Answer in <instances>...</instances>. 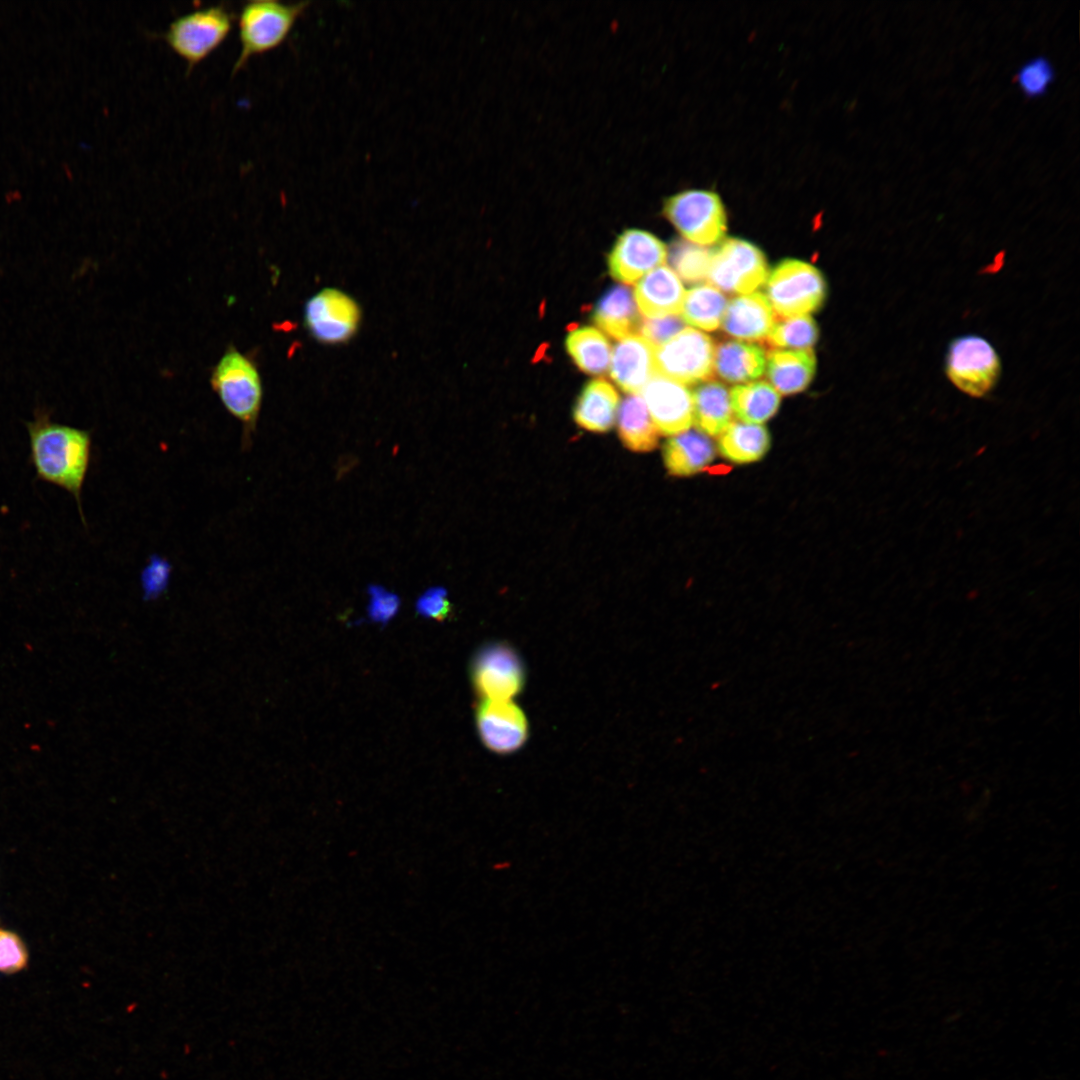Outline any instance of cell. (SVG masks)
<instances>
[{"label": "cell", "mask_w": 1080, "mask_h": 1080, "mask_svg": "<svg viewBox=\"0 0 1080 1080\" xmlns=\"http://www.w3.org/2000/svg\"><path fill=\"white\" fill-rule=\"evenodd\" d=\"M25 425L36 477L70 493L84 521L81 492L90 464L91 433L52 421L50 411L44 407L35 409L34 420Z\"/></svg>", "instance_id": "1"}, {"label": "cell", "mask_w": 1080, "mask_h": 1080, "mask_svg": "<svg viewBox=\"0 0 1080 1080\" xmlns=\"http://www.w3.org/2000/svg\"><path fill=\"white\" fill-rule=\"evenodd\" d=\"M210 382L225 409L243 424V441L248 445L256 429L263 395L255 364L231 346L214 367Z\"/></svg>", "instance_id": "2"}, {"label": "cell", "mask_w": 1080, "mask_h": 1080, "mask_svg": "<svg viewBox=\"0 0 1080 1080\" xmlns=\"http://www.w3.org/2000/svg\"><path fill=\"white\" fill-rule=\"evenodd\" d=\"M310 2L283 3L258 0L245 3L238 20L240 53L232 73L241 69L254 55L268 52L282 44L297 19Z\"/></svg>", "instance_id": "3"}, {"label": "cell", "mask_w": 1080, "mask_h": 1080, "mask_svg": "<svg viewBox=\"0 0 1080 1080\" xmlns=\"http://www.w3.org/2000/svg\"><path fill=\"white\" fill-rule=\"evenodd\" d=\"M944 373L961 392L974 398H982L997 386L1002 374V361L988 339L967 333L948 343L944 356Z\"/></svg>", "instance_id": "4"}, {"label": "cell", "mask_w": 1080, "mask_h": 1080, "mask_svg": "<svg viewBox=\"0 0 1080 1080\" xmlns=\"http://www.w3.org/2000/svg\"><path fill=\"white\" fill-rule=\"evenodd\" d=\"M663 214L687 241L704 246L721 241L727 215L720 196L710 190L687 189L664 200Z\"/></svg>", "instance_id": "5"}, {"label": "cell", "mask_w": 1080, "mask_h": 1080, "mask_svg": "<svg viewBox=\"0 0 1080 1080\" xmlns=\"http://www.w3.org/2000/svg\"><path fill=\"white\" fill-rule=\"evenodd\" d=\"M826 292L822 273L801 260L785 259L767 277V299L782 317L800 316L818 310L823 305Z\"/></svg>", "instance_id": "6"}, {"label": "cell", "mask_w": 1080, "mask_h": 1080, "mask_svg": "<svg viewBox=\"0 0 1080 1080\" xmlns=\"http://www.w3.org/2000/svg\"><path fill=\"white\" fill-rule=\"evenodd\" d=\"M232 23L233 15L224 5H213L177 17L163 37L189 72L226 39Z\"/></svg>", "instance_id": "7"}, {"label": "cell", "mask_w": 1080, "mask_h": 1080, "mask_svg": "<svg viewBox=\"0 0 1080 1080\" xmlns=\"http://www.w3.org/2000/svg\"><path fill=\"white\" fill-rule=\"evenodd\" d=\"M715 345L706 334L684 328L667 342L654 347L655 375L681 384L710 378L714 370Z\"/></svg>", "instance_id": "8"}, {"label": "cell", "mask_w": 1080, "mask_h": 1080, "mask_svg": "<svg viewBox=\"0 0 1080 1080\" xmlns=\"http://www.w3.org/2000/svg\"><path fill=\"white\" fill-rule=\"evenodd\" d=\"M768 273L765 255L757 246L729 238L712 250L707 279L727 293L749 294L764 284Z\"/></svg>", "instance_id": "9"}, {"label": "cell", "mask_w": 1080, "mask_h": 1080, "mask_svg": "<svg viewBox=\"0 0 1080 1080\" xmlns=\"http://www.w3.org/2000/svg\"><path fill=\"white\" fill-rule=\"evenodd\" d=\"M472 680L476 691L484 700H512L525 686V667L511 646L491 643L480 649L474 657Z\"/></svg>", "instance_id": "10"}, {"label": "cell", "mask_w": 1080, "mask_h": 1080, "mask_svg": "<svg viewBox=\"0 0 1080 1080\" xmlns=\"http://www.w3.org/2000/svg\"><path fill=\"white\" fill-rule=\"evenodd\" d=\"M361 310L343 291L325 288L313 295L304 308V323L310 334L323 344L348 341L357 331Z\"/></svg>", "instance_id": "11"}, {"label": "cell", "mask_w": 1080, "mask_h": 1080, "mask_svg": "<svg viewBox=\"0 0 1080 1080\" xmlns=\"http://www.w3.org/2000/svg\"><path fill=\"white\" fill-rule=\"evenodd\" d=\"M667 258L665 244L650 232L627 229L617 238L608 258L615 279L631 284L662 264Z\"/></svg>", "instance_id": "12"}, {"label": "cell", "mask_w": 1080, "mask_h": 1080, "mask_svg": "<svg viewBox=\"0 0 1080 1080\" xmlns=\"http://www.w3.org/2000/svg\"><path fill=\"white\" fill-rule=\"evenodd\" d=\"M476 724L482 743L499 754L519 750L529 735L527 717L512 700H484L478 707Z\"/></svg>", "instance_id": "13"}, {"label": "cell", "mask_w": 1080, "mask_h": 1080, "mask_svg": "<svg viewBox=\"0 0 1080 1080\" xmlns=\"http://www.w3.org/2000/svg\"><path fill=\"white\" fill-rule=\"evenodd\" d=\"M640 393L659 434L672 436L693 424V397L683 384L656 374Z\"/></svg>", "instance_id": "14"}, {"label": "cell", "mask_w": 1080, "mask_h": 1080, "mask_svg": "<svg viewBox=\"0 0 1080 1080\" xmlns=\"http://www.w3.org/2000/svg\"><path fill=\"white\" fill-rule=\"evenodd\" d=\"M609 367L618 386L638 394L655 375L654 346L637 334L620 339L611 353Z\"/></svg>", "instance_id": "15"}, {"label": "cell", "mask_w": 1080, "mask_h": 1080, "mask_svg": "<svg viewBox=\"0 0 1080 1080\" xmlns=\"http://www.w3.org/2000/svg\"><path fill=\"white\" fill-rule=\"evenodd\" d=\"M634 295L637 307L646 318H660L681 312L685 290L677 274L662 265L640 279Z\"/></svg>", "instance_id": "16"}, {"label": "cell", "mask_w": 1080, "mask_h": 1080, "mask_svg": "<svg viewBox=\"0 0 1080 1080\" xmlns=\"http://www.w3.org/2000/svg\"><path fill=\"white\" fill-rule=\"evenodd\" d=\"M775 322L772 306L760 292L733 298L727 304L722 320L726 334L743 340H762Z\"/></svg>", "instance_id": "17"}, {"label": "cell", "mask_w": 1080, "mask_h": 1080, "mask_svg": "<svg viewBox=\"0 0 1080 1080\" xmlns=\"http://www.w3.org/2000/svg\"><path fill=\"white\" fill-rule=\"evenodd\" d=\"M662 454L671 475L687 477L702 471L714 460L716 447L706 434L688 429L668 438Z\"/></svg>", "instance_id": "18"}, {"label": "cell", "mask_w": 1080, "mask_h": 1080, "mask_svg": "<svg viewBox=\"0 0 1080 1080\" xmlns=\"http://www.w3.org/2000/svg\"><path fill=\"white\" fill-rule=\"evenodd\" d=\"M816 370L812 350L774 349L767 356V377L773 387L784 395L805 390Z\"/></svg>", "instance_id": "19"}, {"label": "cell", "mask_w": 1080, "mask_h": 1080, "mask_svg": "<svg viewBox=\"0 0 1080 1080\" xmlns=\"http://www.w3.org/2000/svg\"><path fill=\"white\" fill-rule=\"evenodd\" d=\"M619 396L604 379L590 381L580 393L575 408V422L591 432H606L613 426Z\"/></svg>", "instance_id": "20"}, {"label": "cell", "mask_w": 1080, "mask_h": 1080, "mask_svg": "<svg viewBox=\"0 0 1080 1080\" xmlns=\"http://www.w3.org/2000/svg\"><path fill=\"white\" fill-rule=\"evenodd\" d=\"M765 363L764 350L755 344L726 340L715 348L714 370L726 382L755 380L763 374Z\"/></svg>", "instance_id": "21"}, {"label": "cell", "mask_w": 1080, "mask_h": 1080, "mask_svg": "<svg viewBox=\"0 0 1080 1080\" xmlns=\"http://www.w3.org/2000/svg\"><path fill=\"white\" fill-rule=\"evenodd\" d=\"M593 318L605 333L618 340L636 334L642 322L632 291L623 285L614 286L600 299Z\"/></svg>", "instance_id": "22"}, {"label": "cell", "mask_w": 1080, "mask_h": 1080, "mask_svg": "<svg viewBox=\"0 0 1080 1080\" xmlns=\"http://www.w3.org/2000/svg\"><path fill=\"white\" fill-rule=\"evenodd\" d=\"M771 444L767 428L761 424L731 422L718 436L720 455L735 464L761 460Z\"/></svg>", "instance_id": "23"}, {"label": "cell", "mask_w": 1080, "mask_h": 1080, "mask_svg": "<svg viewBox=\"0 0 1080 1080\" xmlns=\"http://www.w3.org/2000/svg\"><path fill=\"white\" fill-rule=\"evenodd\" d=\"M617 428L621 442L633 452H649L658 445L659 432L641 395L631 394L622 401Z\"/></svg>", "instance_id": "24"}, {"label": "cell", "mask_w": 1080, "mask_h": 1080, "mask_svg": "<svg viewBox=\"0 0 1080 1080\" xmlns=\"http://www.w3.org/2000/svg\"><path fill=\"white\" fill-rule=\"evenodd\" d=\"M693 397V422L707 436L718 437L732 422L730 395L725 385L708 381L697 386Z\"/></svg>", "instance_id": "25"}, {"label": "cell", "mask_w": 1080, "mask_h": 1080, "mask_svg": "<svg viewBox=\"0 0 1080 1080\" xmlns=\"http://www.w3.org/2000/svg\"><path fill=\"white\" fill-rule=\"evenodd\" d=\"M729 395L732 412L744 423L762 424L773 417L780 406L778 391L766 381L735 386Z\"/></svg>", "instance_id": "26"}, {"label": "cell", "mask_w": 1080, "mask_h": 1080, "mask_svg": "<svg viewBox=\"0 0 1080 1080\" xmlns=\"http://www.w3.org/2000/svg\"><path fill=\"white\" fill-rule=\"evenodd\" d=\"M566 348L576 365L588 374H604L610 366V344L595 328L580 327L569 332Z\"/></svg>", "instance_id": "27"}, {"label": "cell", "mask_w": 1080, "mask_h": 1080, "mask_svg": "<svg viewBox=\"0 0 1080 1080\" xmlns=\"http://www.w3.org/2000/svg\"><path fill=\"white\" fill-rule=\"evenodd\" d=\"M727 307L725 295L716 287L700 284L691 288L682 304L683 321L706 331L717 329Z\"/></svg>", "instance_id": "28"}, {"label": "cell", "mask_w": 1080, "mask_h": 1080, "mask_svg": "<svg viewBox=\"0 0 1080 1080\" xmlns=\"http://www.w3.org/2000/svg\"><path fill=\"white\" fill-rule=\"evenodd\" d=\"M672 270L687 283L707 278L712 250L687 240L673 241L667 251Z\"/></svg>", "instance_id": "29"}, {"label": "cell", "mask_w": 1080, "mask_h": 1080, "mask_svg": "<svg viewBox=\"0 0 1080 1080\" xmlns=\"http://www.w3.org/2000/svg\"><path fill=\"white\" fill-rule=\"evenodd\" d=\"M818 334V327L813 318L800 315L774 322L767 340L776 347L805 350L816 343Z\"/></svg>", "instance_id": "30"}, {"label": "cell", "mask_w": 1080, "mask_h": 1080, "mask_svg": "<svg viewBox=\"0 0 1080 1080\" xmlns=\"http://www.w3.org/2000/svg\"><path fill=\"white\" fill-rule=\"evenodd\" d=\"M1053 76L1050 62L1044 57H1036L1021 66L1017 81L1026 95L1039 96L1047 90Z\"/></svg>", "instance_id": "31"}, {"label": "cell", "mask_w": 1080, "mask_h": 1080, "mask_svg": "<svg viewBox=\"0 0 1080 1080\" xmlns=\"http://www.w3.org/2000/svg\"><path fill=\"white\" fill-rule=\"evenodd\" d=\"M28 960V948L23 939L14 931L0 929V972H19L27 966Z\"/></svg>", "instance_id": "32"}, {"label": "cell", "mask_w": 1080, "mask_h": 1080, "mask_svg": "<svg viewBox=\"0 0 1080 1080\" xmlns=\"http://www.w3.org/2000/svg\"><path fill=\"white\" fill-rule=\"evenodd\" d=\"M171 566L159 556H151L141 574V585L146 599L158 597L167 587Z\"/></svg>", "instance_id": "33"}, {"label": "cell", "mask_w": 1080, "mask_h": 1080, "mask_svg": "<svg viewBox=\"0 0 1080 1080\" xmlns=\"http://www.w3.org/2000/svg\"><path fill=\"white\" fill-rule=\"evenodd\" d=\"M641 336L654 347L662 345L684 329V321L676 315L647 318L640 325Z\"/></svg>", "instance_id": "34"}, {"label": "cell", "mask_w": 1080, "mask_h": 1080, "mask_svg": "<svg viewBox=\"0 0 1080 1080\" xmlns=\"http://www.w3.org/2000/svg\"><path fill=\"white\" fill-rule=\"evenodd\" d=\"M369 596L368 615L371 620L385 624L395 616L400 606V600L396 594L379 585H371Z\"/></svg>", "instance_id": "35"}, {"label": "cell", "mask_w": 1080, "mask_h": 1080, "mask_svg": "<svg viewBox=\"0 0 1080 1080\" xmlns=\"http://www.w3.org/2000/svg\"><path fill=\"white\" fill-rule=\"evenodd\" d=\"M418 614L437 621H443L451 613V604L447 591L442 587H433L425 591L416 602Z\"/></svg>", "instance_id": "36"}]
</instances>
